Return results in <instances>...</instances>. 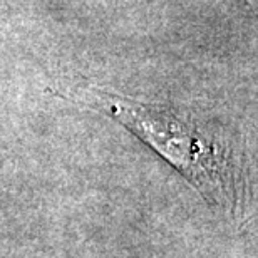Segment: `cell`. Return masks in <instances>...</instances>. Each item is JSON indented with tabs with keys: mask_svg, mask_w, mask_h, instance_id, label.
<instances>
[{
	"mask_svg": "<svg viewBox=\"0 0 258 258\" xmlns=\"http://www.w3.org/2000/svg\"><path fill=\"white\" fill-rule=\"evenodd\" d=\"M66 97L116 119L181 173L206 201L235 211L240 200L235 163L223 144L195 121L171 107L139 102L91 84L67 91Z\"/></svg>",
	"mask_w": 258,
	"mask_h": 258,
	"instance_id": "cell-1",
	"label": "cell"
}]
</instances>
